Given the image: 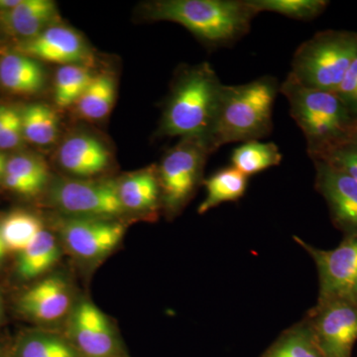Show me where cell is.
Listing matches in <instances>:
<instances>
[{
    "label": "cell",
    "mask_w": 357,
    "mask_h": 357,
    "mask_svg": "<svg viewBox=\"0 0 357 357\" xmlns=\"http://www.w3.org/2000/svg\"><path fill=\"white\" fill-rule=\"evenodd\" d=\"M278 91L280 84L271 76L243 84H223L217 119L208 142L211 152L229 143L259 140L270 135Z\"/></svg>",
    "instance_id": "6da1fadb"
},
{
    "label": "cell",
    "mask_w": 357,
    "mask_h": 357,
    "mask_svg": "<svg viewBox=\"0 0 357 357\" xmlns=\"http://www.w3.org/2000/svg\"><path fill=\"white\" fill-rule=\"evenodd\" d=\"M145 14L150 20L184 26L213 48L243 38L257 15L248 0H160L147 4Z\"/></svg>",
    "instance_id": "7a4b0ae2"
},
{
    "label": "cell",
    "mask_w": 357,
    "mask_h": 357,
    "mask_svg": "<svg viewBox=\"0 0 357 357\" xmlns=\"http://www.w3.org/2000/svg\"><path fill=\"white\" fill-rule=\"evenodd\" d=\"M280 93L287 98L291 116L306 137L312 159L351 139L357 116L337 93L303 86L290 73Z\"/></svg>",
    "instance_id": "3957f363"
},
{
    "label": "cell",
    "mask_w": 357,
    "mask_h": 357,
    "mask_svg": "<svg viewBox=\"0 0 357 357\" xmlns=\"http://www.w3.org/2000/svg\"><path fill=\"white\" fill-rule=\"evenodd\" d=\"M222 86L217 73L208 63L185 70L176 82L167 102L160 132L165 136L199 138L210 142Z\"/></svg>",
    "instance_id": "277c9868"
},
{
    "label": "cell",
    "mask_w": 357,
    "mask_h": 357,
    "mask_svg": "<svg viewBox=\"0 0 357 357\" xmlns=\"http://www.w3.org/2000/svg\"><path fill=\"white\" fill-rule=\"evenodd\" d=\"M356 56L357 34L318 33L296 50L290 74L307 88L335 93Z\"/></svg>",
    "instance_id": "5b68a950"
},
{
    "label": "cell",
    "mask_w": 357,
    "mask_h": 357,
    "mask_svg": "<svg viewBox=\"0 0 357 357\" xmlns=\"http://www.w3.org/2000/svg\"><path fill=\"white\" fill-rule=\"evenodd\" d=\"M211 153L206 140L182 138L162 159L157 168L162 206L171 217L182 211L204 182V165Z\"/></svg>",
    "instance_id": "8992f818"
},
{
    "label": "cell",
    "mask_w": 357,
    "mask_h": 357,
    "mask_svg": "<svg viewBox=\"0 0 357 357\" xmlns=\"http://www.w3.org/2000/svg\"><path fill=\"white\" fill-rule=\"evenodd\" d=\"M314 260L319 274V302L344 300L357 305V234L344 237L337 248L319 249L294 236Z\"/></svg>",
    "instance_id": "52a82bcc"
},
{
    "label": "cell",
    "mask_w": 357,
    "mask_h": 357,
    "mask_svg": "<svg viewBox=\"0 0 357 357\" xmlns=\"http://www.w3.org/2000/svg\"><path fill=\"white\" fill-rule=\"evenodd\" d=\"M50 199L76 218L107 220L126 211L114 181L60 180L52 185Z\"/></svg>",
    "instance_id": "ba28073f"
},
{
    "label": "cell",
    "mask_w": 357,
    "mask_h": 357,
    "mask_svg": "<svg viewBox=\"0 0 357 357\" xmlns=\"http://www.w3.org/2000/svg\"><path fill=\"white\" fill-rule=\"evenodd\" d=\"M324 357H351L357 340V305L344 300L317 303L306 318Z\"/></svg>",
    "instance_id": "9c48e42d"
},
{
    "label": "cell",
    "mask_w": 357,
    "mask_h": 357,
    "mask_svg": "<svg viewBox=\"0 0 357 357\" xmlns=\"http://www.w3.org/2000/svg\"><path fill=\"white\" fill-rule=\"evenodd\" d=\"M66 337L81 357H128L109 319L89 301L73 310Z\"/></svg>",
    "instance_id": "30bf717a"
},
{
    "label": "cell",
    "mask_w": 357,
    "mask_h": 357,
    "mask_svg": "<svg viewBox=\"0 0 357 357\" xmlns=\"http://www.w3.org/2000/svg\"><path fill=\"white\" fill-rule=\"evenodd\" d=\"M59 227L68 249L84 260L100 259L109 255L121 243L126 232L121 223L98 218H69Z\"/></svg>",
    "instance_id": "8fae6325"
},
{
    "label": "cell",
    "mask_w": 357,
    "mask_h": 357,
    "mask_svg": "<svg viewBox=\"0 0 357 357\" xmlns=\"http://www.w3.org/2000/svg\"><path fill=\"white\" fill-rule=\"evenodd\" d=\"M316 188L326 199L333 222L345 236L357 234V183L323 161H314Z\"/></svg>",
    "instance_id": "7c38bea8"
},
{
    "label": "cell",
    "mask_w": 357,
    "mask_h": 357,
    "mask_svg": "<svg viewBox=\"0 0 357 357\" xmlns=\"http://www.w3.org/2000/svg\"><path fill=\"white\" fill-rule=\"evenodd\" d=\"M22 55L62 66L81 65L88 60L89 52L84 39L75 30L53 25L27 39L18 47Z\"/></svg>",
    "instance_id": "4fadbf2b"
},
{
    "label": "cell",
    "mask_w": 357,
    "mask_h": 357,
    "mask_svg": "<svg viewBox=\"0 0 357 357\" xmlns=\"http://www.w3.org/2000/svg\"><path fill=\"white\" fill-rule=\"evenodd\" d=\"M21 311L39 323H56L72 307V295L67 282L59 276L48 277L28 289L20 301Z\"/></svg>",
    "instance_id": "5bb4252c"
},
{
    "label": "cell",
    "mask_w": 357,
    "mask_h": 357,
    "mask_svg": "<svg viewBox=\"0 0 357 357\" xmlns=\"http://www.w3.org/2000/svg\"><path fill=\"white\" fill-rule=\"evenodd\" d=\"M58 160L68 172L79 177H91L103 172L109 165L107 146L95 136L77 134L59 148Z\"/></svg>",
    "instance_id": "9a60e30c"
},
{
    "label": "cell",
    "mask_w": 357,
    "mask_h": 357,
    "mask_svg": "<svg viewBox=\"0 0 357 357\" xmlns=\"http://www.w3.org/2000/svg\"><path fill=\"white\" fill-rule=\"evenodd\" d=\"M124 210L153 215L162 206L158 172L154 167L126 176L117 182Z\"/></svg>",
    "instance_id": "2e32d148"
},
{
    "label": "cell",
    "mask_w": 357,
    "mask_h": 357,
    "mask_svg": "<svg viewBox=\"0 0 357 357\" xmlns=\"http://www.w3.org/2000/svg\"><path fill=\"white\" fill-rule=\"evenodd\" d=\"M57 15V6L50 0H21L13 9L0 11V20L8 31L31 39L48 28Z\"/></svg>",
    "instance_id": "e0dca14e"
},
{
    "label": "cell",
    "mask_w": 357,
    "mask_h": 357,
    "mask_svg": "<svg viewBox=\"0 0 357 357\" xmlns=\"http://www.w3.org/2000/svg\"><path fill=\"white\" fill-rule=\"evenodd\" d=\"M0 84L17 95H34L43 89L44 70L34 59L8 54L0 59Z\"/></svg>",
    "instance_id": "ac0fdd59"
},
{
    "label": "cell",
    "mask_w": 357,
    "mask_h": 357,
    "mask_svg": "<svg viewBox=\"0 0 357 357\" xmlns=\"http://www.w3.org/2000/svg\"><path fill=\"white\" fill-rule=\"evenodd\" d=\"M203 185L206 188V198L198 208L199 215L220 204L239 201L248 190V177L229 166L213 173L204 180Z\"/></svg>",
    "instance_id": "d6986e66"
},
{
    "label": "cell",
    "mask_w": 357,
    "mask_h": 357,
    "mask_svg": "<svg viewBox=\"0 0 357 357\" xmlns=\"http://www.w3.org/2000/svg\"><path fill=\"white\" fill-rule=\"evenodd\" d=\"M20 255L18 272L20 276L34 279L55 265L60 256V248L53 234L44 229Z\"/></svg>",
    "instance_id": "ffe728a7"
},
{
    "label": "cell",
    "mask_w": 357,
    "mask_h": 357,
    "mask_svg": "<svg viewBox=\"0 0 357 357\" xmlns=\"http://www.w3.org/2000/svg\"><path fill=\"white\" fill-rule=\"evenodd\" d=\"M260 357H324L306 319L291 326Z\"/></svg>",
    "instance_id": "44dd1931"
},
{
    "label": "cell",
    "mask_w": 357,
    "mask_h": 357,
    "mask_svg": "<svg viewBox=\"0 0 357 357\" xmlns=\"http://www.w3.org/2000/svg\"><path fill=\"white\" fill-rule=\"evenodd\" d=\"M230 160L232 167L249 178L272 167L278 166L282 161V154L279 147L273 142L253 140L244 142L232 151Z\"/></svg>",
    "instance_id": "7402d4cb"
},
{
    "label": "cell",
    "mask_w": 357,
    "mask_h": 357,
    "mask_svg": "<svg viewBox=\"0 0 357 357\" xmlns=\"http://www.w3.org/2000/svg\"><path fill=\"white\" fill-rule=\"evenodd\" d=\"M115 83L107 75L95 76L76 103L77 114L88 121H100L109 115L115 100Z\"/></svg>",
    "instance_id": "603a6c76"
},
{
    "label": "cell",
    "mask_w": 357,
    "mask_h": 357,
    "mask_svg": "<svg viewBox=\"0 0 357 357\" xmlns=\"http://www.w3.org/2000/svg\"><path fill=\"white\" fill-rule=\"evenodd\" d=\"M44 230L39 218L27 211H13L0 222V236L6 251L21 253Z\"/></svg>",
    "instance_id": "cb8c5ba5"
},
{
    "label": "cell",
    "mask_w": 357,
    "mask_h": 357,
    "mask_svg": "<svg viewBox=\"0 0 357 357\" xmlns=\"http://www.w3.org/2000/svg\"><path fill=\"white\" fill-rule=\"evenodd\" d=\"M20 114L26 140L37 145H49L57 139L58 115L49 105L34 103L26 107Z\"/></svg>",
    "instance_id": "d4e9b609"
},
{
    "label": "cell",
    "mask_w": 357,
    "mask_h": 357,
    "mask_svg": "<svg viewBox=\"0 0 357 357\" xmlns=\"http://www.w3.org/2000/svg\"><path fill=\"white\" fill-rule=\"evenodd\" d=\"M14 357H81L70 340L50 333H35L18 342Z\"/></svg>",
    "instance_id": "484cf974"
},
{
    "label": "cell",
    "mask_w": 357,
    "mask_h": 357,
    "mask_svg": "<svg viewBox=\"0 0 357 357\" xmlns=\"http://www.w3.org/2000/svg\"><path fill=\"white\" fill-rule=\"evenodd\" d=\"M93 76L82 65L62 66L56 74L54 100L61 109L76 105Z\"/></svg>",
    "instance_id": "4316f807"
},
{
    "label": "cell",
    "mask_w": 357,
    "mask_h": 357,
    "mask_svg": "<svg viewBox=\"0 0 357 357\" xmlns=\"http://www.w3.org/2000/svg\"><path fill=\"white\" fill-rule=\"evenodd\" d=\"M256 13H273L298 20H312L324 10V0H248Z\"/></svg>",
    "instance_id": "83f0119b"
},
{
    "label": "cell",
    "mask_w": 357,
    "mask_h": 357,
    "mask_svg": "<svg viewBox=\"0 0 357 357\" xmlns=\"http://www.w3.org/2000/svg\"><path fill=\"white\" fill-rule=\"evenodd\" d=\"M6 173L25 181L40 192L49 178L48 166L32 155H20L7 160Z\"/></svg>",
    "instance_id": "f1b7e54d"
},
{
    "label": "cell",
    "mask_w": 357,
    "mask_h": 357,
    "mask_svg": "<svg viewBox=\"0 0 357 357\" xmlns=\"http://www.w3.org/2000/svg\"><path fill=\"white\" fill-rule=\"evenodd\" d=\"M323 161L342 171L357 183V143L354 140L345 141L337 146L312 159Z\"/></svg>",
    "instance_id": "f546056e"
},
{
    "label": "cell",
    "mask_w": 357,
    "mask_h": 357,
    "mask_svg": "<svg viewBox=\"0 0 357 357\" xmlns=\"http://www.w3.org/2000/svg\"><path fill=\"white\" fill-rule=\"evenodd\" d=\"M335 93L357 116V56Z\"/></svg>",
    "instance_id": "4dcf8cb0"
},
{
    "label": "cell",
    "mask_w": 357,
    "mask_h": 357,
    "mask_svg": "<svg viewBox=\"0 0 357 357\" xmlns=\"http://www.w3.org/2000/svg\"><path fill=\"white\" fill-rule=\"evenodd\" d=\"M25 139L20 112L0 131V149H13Z\"/></svg>",
    "instance_id": "1f68e13d"
},
{
    "label": "cell",
    "mask_w": 357,
    "mask_h": 357,
    "mask_svg": "<svg viewBox=\"0 0 357 357\" xmlns=\"http://www.w3.org/2000/svg\"><path fill=\"white\" fill-rule=\"evenodd\" d=\"M2 180H3L6 188H8L11 191L17 192V194L23 195V196H35V195L38 194V192L32 185L20 178L15 177V176L10 175V174H4Z\"/></svg>",
    "instance_id": "d6a6232c"
},
{
    "label": "cell",
    "mask_w": 357,
    "mask_h": 357,
    "mask_svg": "<svg viewBox=\"0 0 357 357\" xmlns=\"http://www.w3.org/2000/svg\"><path fill=\"white\" fill-rule=\"evenodd\" d=\"M20 114L13 107H7V105H0V131L2 130L7 124L9 123L14 117Z\"/></svg>",
    "instance_id": "836d02e7"
},
{
    "label": "cell",
    "mask_w": 357,
    "mask_h": 357,
    "mask_svg": "<svg viewBox=\"0 0 357 357\" xmlns=\"http://www.w3.org/2000/svg\"><path fill=\"white\" fill-rule=\"evenodd\" d=\"M21 0H0V11L13 9L20 3Z\"/></svg>",
    "instance_id": "e575fe53"
},
{
    "label": "cell",
    "mask_w": 357,
    "mask_h": 357,
    "mask_svg": "<svg viewBox=\"0 0 357 357\" xmlns=\"http://www.w3.org/2000/svg\"><path fill=\"white\" fill-rule=\"evenodd\" d=\"M6 253V248L4 246L3 241H2L1 236H0V261L3 259L4 255Z\"/></svg>",
    "instance_id": "d590c367"
},
{
    "label": "cell",
    "mask_w": 357,
    "mask_h": 357,
    "mask_svg": "<svg viewBox=\"0 0 357 357\" xmlns=\"http://www.w3.org/2000/svg\"><path fill=\"white\" fill-rule=\"evenodd\" d=\"M6 165H0V180L3 178L4 174H6Z\"/></svg>",
    "instance_id": "8d00e7d4"
},
{
    "label": "cell",
    "mask_w": 357,
    "mask_h": 357,
    "mask_svg": "<svg viewBox=\"0 0 357 357\" xmlns=\"http://www.w3.org/2000/svg\"><path fill=\"white\" fill-rule=\"evenodd\" d=\"M6 157L4 156V154H2L1 152H0V165H6Z\"/></svg>",
    "instance_id": "74e56055"
},
{
    "label": "cell",
    "mask_w": 357,
    "mask_h": 357,
    "mask_svg": "<svg viewBox=\"0 0 357 357\" xmlns=\"http://www.w3.org/2000/svg\"><path fill=\"white\" fill-rule=\"evenodd\" d=\"M351 140L356 141V142L357 143V126L356 131H354V135H352Z\"/></svg>",
    "instance_id": "f35d334b"
},
{
    "label": "cell",
    "mask_w": 357,
    "mask_h": 357,
    "mask_svg": "<svg viewBox=\"0 0 357 357\" xmlns=\"http://www.w3.org/2000/svg\"><path fill=\"white\" fill-rule=\"evenodd\" d=\"M1 311H2V302H1V298H0V316H1Z\"/></svg>",
    "instance_id": "ab89813d"
}]
</instances>
